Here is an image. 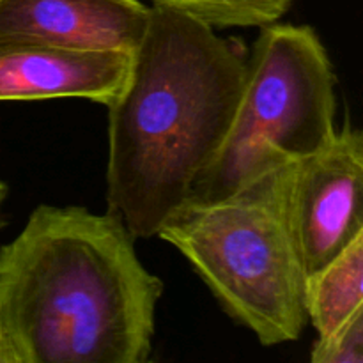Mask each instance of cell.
Instances as JSON below:
<instances>
[{
    "instance_id": "obj_1",
    "label": "cell",
    "mask_w": 363,
    "mask_h": 363,
    "mask_svg": "<svg viewBox=\"0 0 363 363\" xmlns=\"http://www.w3.org/2000/svg\"><path fill=\"white\" fill-rule=\"evenodd\" d=\"M248 50L186 14L151 6L130 71L108 106L106 206L151 240L188 202L233 126Z\"/></svg>"
},
{
    "instance_id": "obj_2",
    "label": "cell",
    "mask_w": 363,
    "mask_h": 363,
    "mask_svg": "<svg viewBox=\"0 0 363 363\" xmlns=\"http://www.w3.org/2000/svg\"><path fill=\"white\" fill-rule=\"evenodd\" d=\"M163 282L110 213L41 204L0 245V330L18 363H145Z\"/></svg>"
},
{
    "instance_id": "obj_3",
    "label": "cell",
    "mask_w": 363,
    "mask_h": 363,
    "mask_svg": "<svg viewBox=\"0 0 363 363\" xmlns=\"http://www.w3.org/2000/svg\"><path fill=\"white\" fill-rule=\"evenodd\" d=\"M289 174L291 163L220 201L188 202L156 236L181 252L222 311L266 347L294 342L308 323L287 222Z\"/></svg>"
},
{
    "instance_id": "obj_4",
    "label": "cell",
    "mask_w": 363,
    "mask_h": 363,
    "mask_svg": "<svg viewBox=\"0 0 363 363\" xmlns=\"http://www.w3.org/2000/svg\"><path fill=\"white\" fill-rule=\"evenodd\" d=\"M335 87L332 60L311 25L275 21L261 27L248 50L233 126L188 202L220 201L262 174L326 147L337 133Z\"/></svg>"
},
{
    "instance_id": "obj_5",
    "label": "cell",
    "mask_w": 363,
    "mask_h": 363,
    "mask_svg": "<svg viewBox=\"0 0 363 363\" xmlns=\"http://www.w3.org/2000/svg\"><path fill=\"white\" fill-rule=\"evenodd\" d=\"M363 135L350 121L321 151L291 163L287 222L305 279L363 234Z\"/></svg>"
},
{
    "instance_id": "obj_6",
    "label": "cell",
    "mask_w": 363,
    "mask_h": 363,
    "mask_svg": "<svg viewBox=\"0 0 363 363\" xmlns=\"http://www.w3.org/2000/svg\"><path fill=\"white\" fill-rule=\"evenodd\" d=\"M151 18L140 0H0V46L133 52Z\"/></svg>"
},
{
    "instance_id": "obj_7",
    "label": "cell",
    "mask_w": 363,
    "mask_h": 363,
    "mask_svg": "<svg viewBox=\"0 0 363 363\" xmlns=\"http://www.w3.org/2000/svg\"><path fill=\"white\" fill-rule=\"evenodd\" d=\"M131 53L41 45L0 46V101L80 98L108 108L130 71Z\"/></svg>"
},
{
    "instance_id": "obj_8",
    "label": "cell",
    "mask_w": 363,
    "mask_h": 363,
    "mask_svg": "<svg viewBox=\"0 0 363 363\" xmlns=\"http://www.w3.org/2000/svg\"><path fill=\"white\" fill-rule=\"evenodd\" d=\"M307 321L318 337L332 333L363 307V234L333 261L305 279Z\"/></svg>"
},
{
    "instance_id": "obj_9",
    "label": "cell",
    "mask_w": 363,
    "mask_h": 363,
    "mask_svg": "<svg viewBox=\"0 0 363 363\" xmlns=\"http://www.w3.org/2000/svg\"><path fill=\"white\" fill-rule=\"evenodd\" d=\"M213 28L266 27L282 20L294 0H151Z\"/></svg>"
},
{
    "instance_id": "obj_10",
    "label": "cell",
    "mask_w": 363,
    "mask_h": 363,
    "mask_svg": "<svg viewBox=\"0 0 363 363\" xmlns=\"http://www.w3.org/2000/svg\"><path fill=\"white\" fill-rule=\"evenodd\" d=\"M312 363H363V307L357 308L332 333L318 337Z\"/></svg>"
},
{
    "instance_id": "obj_11",
    "label": "cell",
    "mask_w": 363,
    "mask_h": 363,
    "mask_svg": "<svg viewBox=\"0 0 363 363\" xmlns=\"http://www.w3.org/2000/svg\"><path fill=\"white\" fill-rule=\"evenodd\" d=\"M0 363H18L16 353L2 333V330H0Z\"/></svg>"
},
{
    "instance_id": "obj_12",
    "label": "cell",
    "mask_w": 363,
    "mask_h": 363,
    "mask_svg": "<svg viewBox=\"0 0 363 363\" xmlns=\"http://www.w3.org/2000/svg\"><path fill=\"white\" fill-rule=\"evenodd\" d=\"M7 199V186L0 181V229L6 225V216H4V202Z\"/></svg>"
}]
</instances>
